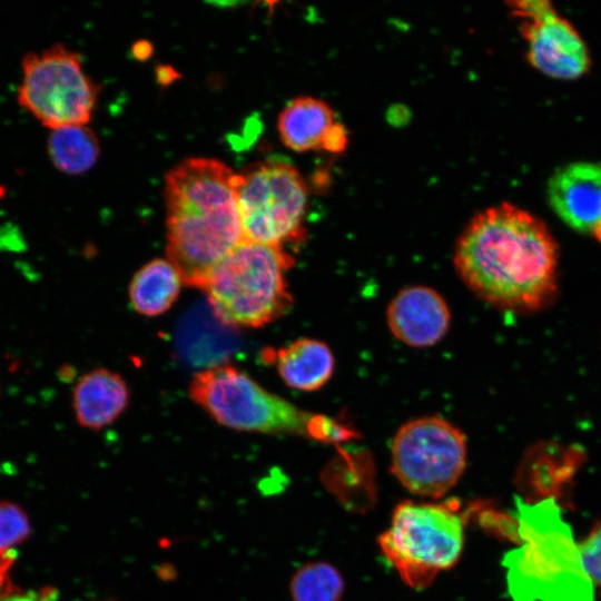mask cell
Listing matches in <instances>:
<instances>
[{
  "instance_id": "obj_1",
  "label": "cell",
  "mask_w": 601,
  "mask_h": 601,
  "mask_svg": "<svg viewBox=\"0 0 601 601\" xmlns=\"http://www.w3.org/2000/svg\"><path fill=\"white\" fill-rule=\"evenodd\" d=\"M454 266L465 285L493 306L535 311L555 295L558 245L540 218L501 203L470 220L457 240Z\"/></svg>"
},
{
  "instance_id": "obj_2",
  "label": "cell",
  "mask_w": 601,
  "mask_h": 601,
  "mask_svg": "<svg viewBox=\"0 0 601 601\" xmlns=\"http://www.w3.org/2000/svg\"><path fill=\"white\" fill-rule=\"evenodd\" d=\"M236 177L224 162L203 157L183 160L166 175V254L186 285L201 289L244 240Z\"/></svg>"
},
{
  "instance_id": "obj_3",
  "label": "cell",
  "mask_w": 601,
  "mask_h": 601,
  "mask_svg": "<svg viewBox=\"0 0 601 601\" xmlns=\"http://www.w3.org/2000/svg\"><path fill=\"white\" fill-rule=\"evenodd\" d=\"M521 544L502 559L513 601H594L579 543L553 497L535 503L515 497Z\"/></svg>"
},
{
  "instance_id": "obj_4",
  "label": "cell",
  "mask_w": 601,
  "mask_h": 601,
  "mask_svg": "<svg viewBox=\"0 0 601 601\" xmlns=\"http://www.w3.org/2000/svg\"><path fill=\"white\" fill-rule=\"evenodd\" d=\"M189 395L218 424L238 431L300 435L327 443L354 435L336 420L295 406L228 364L196 374Z\"/></svg>"
},
{
  "instance_id": "obj_5",
  "label": "cell",
  "mask_w": 601,
  "mask_h": 601,
  "mask_svg": "<svg viewBox=\"0 0 601 601\" xmlns=\"http://www.w3.org/2000/svg\"><path fill=\"white\" fill-rule=\"evenodd\" d=\"M293 264L284 247L244 239L213 268L201 289L224 325L258 328L290 308L286 273Z\"/></svg>"
},
{
  "instance_id": "obj_6",
  "label": "cell",
  "mask_w": 601,
  "mask_h": 601,
  "mask_svg": "<svg viewBox=\"0 0 601 601\" xmlns=\"http://www.w3.org/2000/svg\"><path fill=\"white\" fill-rule=\"evenodd\" d=\"M464 525L450 503L403 501L395 506L390 528L378 536V546L406 585L423 590L459 562Z\"/></svg>"
},
{
  "instance_id": "obj_7",
  "label": "cell",
  "mask_w": 601,
  "mask_h": 601,
  "mask_svg": "<svg viewBox=\"0 0 601 601\" xmlns=\"http://www.w3.org/2000/svg\"><path fill=\"white\" fill-rule=\"evenodd\" d=\"M236 198L244 239L285 247L304 238L307 187L290 164L272 159L237 173Z\"/></svg>"
},
{
  "instance_id": "obj_8",
  "label": "cell",
  "mask_w": 601,
  "mask_h": 601,
  "mask_svg": "<svg viewBox=\"0 0 601 601\" xmlns=\"http://www.w3.org/2000/svg\"><path fill=\"white\" fill-rule=\"evenodd\" d=\"M17 100L50 130L87 125L98 97V87L86 73L80 56L62 45L22 59Z\"/></svg>"
},
{
  "instance_id": "obj_9",
  "label": "cell",
  "mask_w": 601,
  "mask_h": 601,
  "mask_svg": "<svg viewBox=\"0 0 601 601\" xmlns=\"http://www.w3.org/2000/svg\"><path fill=\"white\" fill-rule=\"evenodd\" d=\"M466 456V439L457 426L441 416H422L395 433L391 471L411 493L439 499L461 479Z\"/></svg>"
},
{
  "instance_id": "obj_10",
  "label": "cell",
  "mask_w": 601,
  "mask_h": 601,
  "mask_svg": "<svg viewBox=\"0 0 601 601\" xmlns=\"http://www.w3.org/2000/svg\"><path fill=\"white\" fill-rule=\"evenodd\" d=\"M509 10L518 21L529 63L558 80H575L591 68L589 48L577 28L546 0H514Z\"/></svg>"
},
{
  "instance_id": "obj_11",
  "label": "cell",
  "mask_w": 601,
  "mask_h": 601,
  "mask_svg": "<svg viewBox=\"0 0 601 601\" xmlns=\"http://www.w3.org/2000/svg\"><path fill=\"white\" fill-rule=\"evenodd\" d=\"M546 197L564 224L601 243V162L574 161L559 167L548 180Z\"/></svg>"
},
{
  "instance_id": "obj_12",
  "label": "cell",
  "mask_w": 601,
  "mask_h": 601,
  "mask_svg": "<svg viewBox=\"0 0 601 601\" xmlns=\"http://www.w3.org/2000/svg\"><path fill=\"white\" fill-rule=\"evenodd\" d=\"M386 321L400 342L410 347L426 348L444 338L451 325V312L437 290L425 285H412L392 298Z\"/></svg>"
},
{
  "instance_id": "obj_13",
  "label": "cell",
  "mask_w": 601,
  "mask_h": 601,
  "mask_svg": "<svg viewBox=\"0 0 601 601\" xmlns=\"http://www.w3.org/2000/svg\"><path fill=\"white\" fill-rule=\"evenodd\" d=\"M129 388L115 372L96 368L83 374L72 392V408L80 426L98 431L115 422L127 408Z\"/></svg>"
},
{
  "instance_id": "obj_14",
  "label": "cell",
  "mask_w": 601,
  "mask_h": 601,
  "mask_svg": "<svg viewBox=\"0 0 601 601\" xmlns=\"http://www.w3.org/2000/svg\"><path fill=\"white\" fill-rule=\"evenodd\" d=\"M263 359L274 364L283 382L297 391L315 392L332 377L335 359L329 346L315 338H298L279 348H266Z\"/></svg>"
},
{
  "instance_id": "obj_15",
  "label": "cell",
  "mask_w": 601,
  "mask_h": 601,
  "mask_svg": "<svg viewBox=\"0 0 601 601\" xmlns=\"http://www.w3.org/2000/svg\"><path fill=\"white\" fill-rule=\"evenodd\" d=\"M338 122L333 109L314 97H298L282 110L277 128L283 144L297 152L325 149Z\"/></svg>"
},
{
  "instance_id": "obj_16",
  "label": "cell",
  "mask_w": 601,
  "mask_h": 601,
  "mask_svg": "<svg viewBox=\"0 0 601 601\" xmlns=\"http://www.w3.org/2000/svg\"><path fill=\"white\" fill-rule=\"evenodd\" d=\"M183 283L179 270L169 259H151L130 280V305L145 316L164 314L177 300Z\"/></svg>"
},
{
  "instance_id": "obj_17",
  "label": "cell",
  "mask_w": 601,
  "mask_h": 601,
  "mask_svg": "<svg viewBox=\"0 0 601 601\" xmlns=\"http://www.w3.org/2000/svg\"><path fill=\"white\" fill-rule=\"evenodd\" d=\"M47 150L53 166L69 175L90 169L99 156V142L86 125H71L51 129Z\"/></svg>"
},
{
  "instance_id": "obj_18",
  "label": "cell",
  "mask_w": 601,
  "mask_h": 601,
  "mask_svg": "<svg viewBox=\"0 0 601 601\" xmlns=\"http://www.w3.org/2000/svg\"><path fill=\"white\" fill-rule=\"evenodd\" d=\"M289 590L293 601H342L345 582L333 564L312 561L293 574Z\"/></svg>"
},
{
  "instance_id": "obj_19",
  "label": "cell",
  "mask_w": 601,
  "mask_h": 601,
  "mask_svg": "<svg viewBox=\"0 0 601 601\" xmlns=\"http://www.w3.org/2000/svg\"><path fill=\"white\" fill-rule=\"evenodd\" d=\"M30 535L27 514L17 504L0 501V555L13 552V549Z\"/></svg>"
},
{
  "instance_id": "obj_20",
  "label": "cell",
  "mask_w": 601,
  "mask_h": 601,
  "mask_svg": "<svg viewBox=\"0 0 601 601\" xmlns=\"http://www.w3.org/2000/svg\"><path fill=\"white\" fill-rule=\"evenodd\" d=\"M583 566L594 587H601V522L579 543Z\"/></svg>"
},
{
  "instance_id": "obj_21",
  "label": "cell",
  "mask_w": 601,
  "mask_h": 601,
  "mask_svg": "<svg viewBox=\"0 0 601 601\" xmlns=\"http://www.w3.org/2000/svg\"><path fill=\"white\" fill-rule=\"evenodd\" d=\"M13 561L14 559L0 561V601H2L4 597L12 592L8 573Z\"/></svg>"
},
{
  "instance_id": "obj_22",
  "label": "cell",
  "mask_w": 601,
  "mask_h": 601,
  "mask_svg": "<svg viewBox=\"0 0 601 601\" xmlns=\"http://www.w3.org/2000/svg\"><path fill=\"white\" fill-rule=\"evenodd\" d=\"M12 601H39V600L33 599V598H20V599H16V600H12Z\"/></svg>"
}]
</instances>
